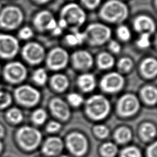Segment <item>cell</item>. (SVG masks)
<instances>
[{"label":"cell","instance_id":"obj_1","mask_svg":"<svg viewBox=\"0 0 157 157\" xmlns=\"http://www.w3.org/2000/svg\"><path fill=\"white\" fill-rule=\"evenodd\" d=\"M99 15L107 21L120 23L124 21L128 16V9L122 1L109 0L101 7Z\"/></svg>","mask_w":157,"mask_h":157},{"label":"cell","instance_id":"obj_2","mask_svg":"<svg viewBox=\"0 0 157 157\" xmlns=\"http://www.w3.org/2000/svg\"><path fill=\"white\" fill-rule=\"evenodd\" d=\"M85 40L91 45H101L111 37V29L106 25L94 23L90 24L84 32Z\"/></svg>","mask_w":157,"mask_h":157},{"label":"cell","instance_id":"obj_3","mask_svg":"<svg viewBox=\"0 0 157 157\" xmlns=\"http://www.w3.org/2000/svg\"><path fill=\"white\" fill-rule=\"evenodd\" d=\"M85 107L88 115L94 120L103 119L110 110L108 100L102 95H94L90 98L86 102Z\"/></svg>","mask_w":157,"mask_h":157},{"label":"cell","instance_id":"obj_4","mask_svg":"<svg viewBox=\"0 0 157 157\" xmlns=\"http://www.w3.org/2000/svg\"><path fill=\"white\" fill-rule=\"evenodd\" d=\"M18 142L26 150L36 148L41 140V134L36 128L30 126L21 128L17 133Z\"/></svg>","mask_w":157,"mask_h":157},{"label":"cell","instance_id":"obj_5","mask_svg":"<svg viewBox=\"0 0 157 157\" xmlns=\"http://www.w3.org/2000/svg\"><path fill=\"white\" fill-rule=\"evenodd\" d=\"M61 18L68 24L80 26L85 21L86 14L83 10L75 3H69L61 10Z\"/></svg>","mask_w":157,"mask_h":157},{"label":"cell","instance_id":"obj_6","mask_svg":"<svg viewBox=\"0 0 157 157\" xmlns=\"http://www.w3.org/2000/svg\"><path fill=\"white\" fill-rule=\"evenodd\" d=\"M23 17V13L18 7H7L1 13L0 24L6 28L13 29L21 23Z\"/></svg>","mask_w":157,"mask_h":157},{"label":"cell","instance_id":"obj_7","mask_svg":"<svg viewBox=\"0 0 157 157\" xmlns=\"http://www.w3.org/2000/svg\"><path fill=\"white\" fill-rule=\"evenodd\" d=\"M69 56L67 52L61 47L53 48L47 57V64L52 70L64 68L67 64Z\"/></svg>","mask_w":157,"mask_h":157},{"label":"cell","instance_id":"obj_8","mask_svg":"<svg viewBox=\"0 0 157 157\" xmlns=\"http://www.w3.org/2000/svg\"><path fill=\"white\" fill-rule=\"evenodd\" d=\"M15 97L21 104L31 106L35 105L39 100L40 94L33 87L24 85L18 88L15 91Z\"/></svg>","mask_w":157,"mask_h":157},{"label":"cell","instance_id":"obj_9","mask_svg":"<svg viewBox=\"0 0 157 157\" xmlns=\"http://www.w3.org/2000/svg\"><path fill=\"white\" fill-rule=\"evenodd\" d=\"M23 56L31 64H35L40 63L45 56V50L43 47L36 42L27 44L23 48Z\"/></svg>","mask_w":157,"mask_h":157},{"label":"cell","instance_id":"obj_10","mask_svg":"<svg viewBox=\"0 0 157 157\" xmlns=\"http://www.w3.org/2000/svg\"><path fill=\"white\" fill-rule=\"evenodd\" d=\"M18 40L13 36L0 34V56L10 58L13 57L18 50Z\"/></svg>","mask_w":157,"mask_h":157},{"label":"cell","instance_id":"obj_11","mask_svg":"<svg viewBox=\"0 0 157 157\" xmlns=\"http://www.w3.org/2000/svg\"><path fill=\"white\" fill-rule=\"evenodd\" d=\"M66 145L68 149L74 155L81 156L87 150V141L85 137L80 133H72L66 139Z\"/></svg>","mask_w":157,"mask_h":157},{"label":"cell","instance_id":"obj_12","mask_svg":"<svg viewBox=\"0 0 157 157\" xmlns=\"http://www.w3.org/2000/svg\"><path fill=\"white\" fill-rule=\"evenodd\" d=\"M139 107L137 98L133 94H127L122 96L118 103V112L123 116H130L135 113Z\"/></svg>","mask_w":157,"mask_h":157},{"label":"cell","instance_id":"obj_13","mask_svg":"<svg viewBox=\"0 0 157 157\" xmlns=\"http://www.w3.org/2000/svg\"><path fill=\"white\" fill-rule=\"evenodd\" d=\"M26 75L25 67L19 62L8 64L4 69L6 78L12 83H18L25 79Z\"/></svg>","mask_w":157,"mask_h":157},{"label":"cell","instance_id":"obj_14","mask_svg":"<svg viewBox=\"0 0 157 157\" xmlns=\"http://www.w3.org/2000/svg\"><path fill=\"white\" fill-rule=\"evenodd\" d=\"M123 77L117 72H110L105 75L101 82L102 90L106 92L114 93L120 90L123 85Z\"/></svg>","mask_w":157,"mask_h":157},{"label":"cell","instance_id":"obj_15","mask_svg":"<svg viewBox=\"0 0 157 157\" xmlns=\"http://www.w3.org/2000/svg\"><path fill=\"white\" fill-rule=\"evenodd\" d=\"M33 23L39 31H52L57 26V23L53 15L47 10L39 12L35 16Z\"/></svg>","mask_w":157,"mask_h":157},{"label":"cell","instance_id":"obj_16","mask_svg":"<svg viewBox=\"0 0 157 157\" xmlns=\"http://www.w3.org/2000/svg\"><path fill=\"white\" fill-rule=\"evenodd\" d=\"M74 66L79 70H87L93 64V59L91 55L85 50H78L72 55Z\"/></svg>","mask_w":157,"mask_h":157},{"label":"cell","instance_id":"obj_17","mask_svg":"<svg viewBox=\"0 0 157 157\" xmlns=\"http://www.w3.org/2000/svg\"><path fill=\"white\" fill-rule=\"evenodd\" d=\"M134 29L139 33L151 34L156 29V25L152 18L147 15H139L133 21Z\"/></svg>","mask_w":157,"mask_h":157},{"label":"cell","instance_id":"obj_18","mask_svg":"<svg viewBox=\"0 0 157 157\" xmlns=\"http://www.w3.org/2000/svg\"><path fill=\"white\" fill-rule=\"evenodd\" d=\"M50 108L56 117L61 120H67L70 115V111L67 104L59 98L53 99L50 104Z\"/></svg>","mask_w":157,"mask_h":157},{"label":"cell","instance_id":"obj_19","mask_svg":"<svg viewBox=\"0 0 157 157\" xmlns=\"http://www.w3.org/2000/svg\"><path fill=\"white\" fill-rule=\"evenodd\" d=\"M63 144L60 138L52 137L48 138L44 144L42 151L48 156L56 155L60 153L63 149Z\"/></svg>","mask_w":157,"mask_h":157},{"label":"cell","instance_id":"obj_20","mask_svg":"<svg viewBox=\"0 0 157 157\" xmlns=\"http://www.w3.org/2000/svg\"><path fill=\"white\" fill-rule=\"evenodd\" d=\"M140 69L142 74L146 77H153L157 73V62L154 58H147L142 63Z\"/></svg>","mask_w":157,"mask_h":157},{"label":"cell","instance_id":"obj_21","mask_svg":"<svg viewBox=\"0 0 157 157\" xmlns=\"http://www.w3.org/2000/svg\"><path fill=\"white\" fill-rule=\"evenodd\" d=\"M95 78L92 74H85L78 78V85L84 91H90L95 86Z\"/></svg>","mask_w":157,"mask_h":157},{"label":"cell","instance_id":"obj_22","mask_svg":"<svg viewBox=\"0 0 157 157\" xmlns=\"http://www.w3.org/2000/svg\"><path fill=\"white\" fill-rule=\"evenodd\" d=\"M99 67L102 69H107L112 67L114 64L113 57L107 52H102L99 54L97 58Z\"/></svg>","mask_w":157,"mask_h":157},{"label":"cell","instance_id":"obj_23","mask_svg":"<svg viewBox=\"0 0 157 157\" xmlns=\"http://www.w3.org/2000/svg\"><path fill=\"white\" fill-rule=\"evenodd\" d=\"M51 83L53 87L58 91L65 90L69 85L67 77L63 74H56L52 77Z\"/></svg>","mask_w":157,"mask_h":157},{"label":"cell","instance_id":"obj_24","mask_svg":"<svg viewBox=\"0 0 157 157\" xmlns=\"http://www.w3.org/2000/svg\"><path fill=\"white\" fill-rule=\"evenodd\" d=\"M142 96L144 101L149 104H154L157 99L156 88L152 86H147L142 90Z\"/></svg>","mask_w":157,"mask_h":157},{"label":"cell","instance_id":"obj_25","mask_svg":"<svg viewBox=\"0 0 157 157\" xmlns=\"http://www.w3.org/2000/svg\"><path fill=\"white\" fill-rule=\"evenodd\" d=\"M115 140L121 144L128 142L131 138V131L127 128H120L117 129L115 133Z\"/></svg>","mask_w":157,"mask_h":157},{"label":"cell","instance_id":"obj_26","mask_svg":"<svg viewBox=\"0 0 157 157\" xmlns=\"http://www.w3.org/2000/svg\"><path fill=\"white\" fill-rule=\"evenodd\" d=\"M140 132L144 139L150 140L155 136L156 132L155 127L152 124L145 123L142 126Z\"/></svg>","mask_w":157,"mask_h":157},{"label":"cell","instance_id":"obj_27","mask_svg":"<svg viewBox=\"0 0 157 157\" xmlns=\"http://www.w3.org/2000/svg\"><path fill=\"white\" fill-rule=\"evenodd\" d=\"M101 152L105 157H113L117 152V148L113 143H105L101 147Z\"/></svg>","mask_w":157,"mask_h":157},{"label":"cell","instance_id":"obj_28","mask_svg":"<svg viewBox=\"0 0 157 157\" xmlns=\"http://www.w3.org/2000/svg\"><path fill=\"white\" fill-rule=\"evenodd\" d=\"M33 80L39 85H43L46 82L47 78V74L45 69L39 68L37 69L33 75Z\"/></svg>","mask_w":157,"mask_h":157},{"label":"cell","instance_id":"obj_29","mask_svg":"<svg viewBox=\"0 0 157 157\" xmlns=\"http://www.w3.org/2000/svg\"><path fill=\"white\" fill-rule=\"evenodd\" d=\"M47 118V113L45 110L42 109H37L32 115V120L34 123L37 124H42Z\"/></svg>","mask_w":157,"mask_h":157},{"label":"cell","instance_id":"obj_30","mask_svg":"<svg viewBox=\"0 0 157 157\" xmlns=\"http://www.w3.org/2000/svg\"><path fill=\"white\" fill-rule=\"evenodd\" d=\"M7 117L13 123H18L23 119V114L18 109L14 108L10 109L7 113Z\"/></svg>","mask_w":157,"mask_h":157},{"label":"cell","instance_id":"obj_31","mask_svg":"<svg viewBox=\"0 0 157 157\" xmlns=\"http://www.w3.org/2000/svg\"><path fill=\"white\" fill-rule=\"evenodd\" d=\"M117 33L121 40L127 41L131 38V32L129 28L124 25H120L117 29Z\"/></svg>","mask_w":157,"mask_h":157},{"label":"cell","instance_id":"obj_32","mask_svg":"<svg viewBox=\"0 0 157 157\" xmlns=\"http://www.w3.org/2000/svg\"><path fill=\"white\" fill-rule=\"evenodd\" d=\"M121 157H141V153L137 148L128 147L121 151Z\"/></svg>","mask_w":157,"mask_h":157},{"label":"cell","instance_id":"obj_33","mask_svg":"<svg viewBox=\"0 0 157 157\" xmlns=\"http://www.w3.org/2000/svg\"><path fill=\"white\" fill-rule=\"evenodd\" d=\"M133 63L132 60L127 57L121 58L118 63L119 69L123 72H128L132 68Z\"/></svg>","mask_w":157,"mask_h":157},{"label":"cell","instance_id":"obj_34","mask_svg":"<svg viewBox=\"0 0 157 157\" xmlns=\"http://www.w3.org/2000/svg\"><path fill=\"white\" fill-rule=\"evenodd\" d=\"M150 34L148 33H141L140 37L137 41V46L141 48H145L149 47L150 44Z\"/></svg>","mask_w":157,"mask_h":157},{"label":"cell","instance_id":"obj_35","mask_svg":"<svg viewBox=\"0 0 157 157\" xmlns=\"http://www.w3.org/2000/svg\"><path fill=\"white\" fill-rule=\"evenodd\" d=\"M68 101L69 102V103L75 107H77L78 105H80L82 102H83V98L82 97L77 94V93H71L70 94L68 97Z\"/></svg>","mask_w":157,"mask_h":157},{"label":"cell","instance_id":"obj_36","mask_svg":"<svg viewBox=\"0 0 157 157\" xmlns=\"http://www.w3.org/2000/svg\"><path fill=\"white\" fill-rule=\"evenodd\" d=\"M95 134L101 138H104L109 134V129L104 125H97L94 128Z\"/></svg>","mask_w":157,"mask_h":157},{"label":"cell","instance_id":"obj_37","mask_svg":"<svg viewBox=\"0 0 157 157\" xmlns=\"http://www.w3.org/2000/svg\"><path fill=\"white\" fill-rule=\"evenodd\" d=\"M10 96L8 93L0 91V108L6 107L10 104Z\"/></svg>","mask_w":157,"mask_h":157},{"label":"cell","instance_id":"obj_38","mask_svg":"<svg viewBox=\"0 0 157 157\" xmlns=\"http://www.w3.org/2000/svg\"><path fill=\"white\" fill-rule=\"evenodd\" d=\"M33 33L32 29L29 27L23 28L19 32V36L21 38L24 39H27L31 38L33 36Z\"/></svg>","mask_w":157,"mask_h":157},{"label":"cell","instance_id":"obj_39","mask_svg":"<svg viewBox=\"0 0 157 157\" xmlns=\"http://www.w3.org/2000/svg\"><path fill=\"white\" fill-rule=\"evenodd\" d=\"M61 128L60 124L55 121H50L47 126V130L50 132H55L58 131Z\"/></svg>","mask_w":157,"mask_h":157},{"label":"cell","instance_id":"obj_40","mask_svg":"<svg viewBox=\"0 0 157 157\" xmlns=\"http://www.w3.org/2000/svg\"><path fill=\"white\" fill-rule=\"evenodd\" d=\"M101 0H82L83 4L87 7L90 9H93L98 7L100 4Z\"/></svg>","mask_w":157,"mask_h":157},{"label":"cell","instance_id":"obj_41","mask_svg":"<svg viewBox=\"0 0 157 157\" xmlns=\"http://www.w3.org/2000/svg\"><path fill=\"white\" fill-rule=\"evenodd\" d=\"M109 48L112 52L117 53H119L121 50L120 45L115 40H111L109 44Z\"/></svg>","mask_w":157,"mask_h":157},{"label":"cell","instance_id":"obj_42","mask_svg":"<svg viewBox=\"0 0 157 157\" xmlns=\"http://www.w3.org/2000/svg\"><path fill=\"white\" fill-rule=\"evenodd\" d=\"M66 40L70 45H76L77 44H79L78 40L75 34H67L66 36Z\"/></svg>","mask_w":157,"mask_h":157},{"label":"cell","instance_id":"obj_43","mask_svg":"<svg viewBox=\"0 0 157 157\" xmlns=\"http://www.w3.org/2000/svg\"><path fill=\"white\" fill-rule=\"evenodd\" d=\"M148 157H157V144L155 142L151 145L147 150Z\"/></svg>","mask_w":157,"mask_h":157},{"label":"cell","instance_id":"obj_44","mask_svg":"<svg viewBox=\"0 0 157 157\" xmlns=\"http://www.w3.org/2000/svg\"><path fill=\"white\" fill-rule=\"evenodd\" d=\"M58 24H59V27H60L61 29L66 28L67 26V22L63 18H60Z\"/></svg>","mask_w":157,"mask_h":157},{"label":"cell","instance_id":"obj_45","mask_svg":"<svg viewBox=\"0 0 157 157\" xmlns=\"http://www.w3.org/2000/svg\"><path fill=\"white\" fill-rule=\"evenodd\" d=\"M52 31H53V34H55V35H59L61 33V32H62V29L60 27H59V26H56L55 29H53L52 30Z\"/></svg>","mask_w":157,"mask_h":157},{"label":"cell","instance_id":"obj_46","mask_svg":"<svg viewBox=\"0 0 157 157\" xmlns=\"http://www.w3.org/2000/svg\"><path fill=\"white\" fill-rule=\"evenodd\" d=\"M4 128L1 125H0V137H2L4 136Z\"/></svg>","mask_w":157,"mask_h":157},{"label":"cell","instance_id":"obj_47","mask_svg":"<svg viewBox=\"0 0 157 157\" xmlns=\"http://www.w3.org/2000/svg\"><path fill=\"white\" fill-rule=\"evenodd\" d=\"M36 1H37L38 2H40V3H44V2H46L47 1H48L49 0H36Z\"/></svg>","mask_w":157,"mask_h":157},{"label":"cell","instance_id":"obj_48","mask_svg":"<svg viewBox=\"0 0 157 157\" xmlns=\"http://www.w3.org/2000/svg\"><path fill=\"white\" fill-rule=\"evenodd\" d=\"M2 144H1V142H0V151H1V149H2Z\"/></svg>","mask_w":157,"mask_h":157},{"label":"cell","instance_id":"obj_49","mask_svg":"<svg viewBox=\"0 0 157 157\" xmlns=\"http://www.w3.org/2000/svg\"><path fill=\"white\" fill-rule=\"evenodd\" d=\"M60 157H68V156H60Z\"/></svg>","mask_w":157,"mask_h":157},{"label":"cell","instance_id":"obj_50","mask_svg":"<svg viewBox=\"0 0 157 157\" xmlns=\"http://www.w3.org/2000/svg\"><path fill=\"white\" fill-rule=\"evenodd\" d=\"M0 7H1V5H0Z\"/></svg>","mask_w":157,"mask_h":157}]
</instances>
